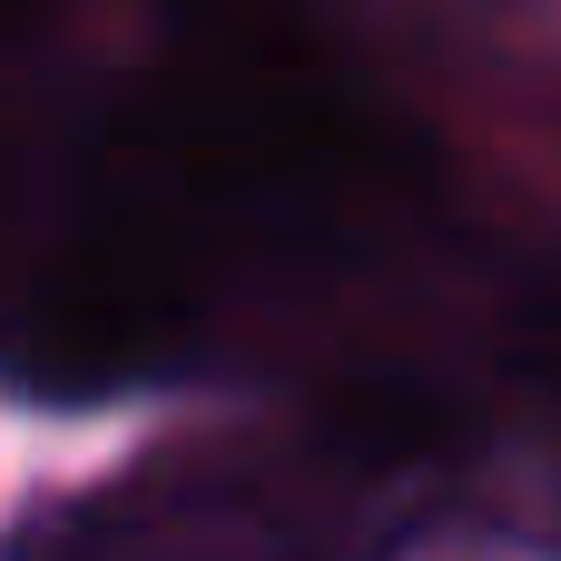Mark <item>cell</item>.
Segmentation results:
<instances>
[{"mask_svg":"<svg viewBox=\"0 0 561 561\" xmlns=\"http://www.w3.org/2000/svg\"><path fill=\"white\" fill-rule=\"evenodd\" d=\"M345 493L286 483L266 454H158L89 503L30 523L10 561H335Z\"/></svg>","mask_w":561,"mask_h":561,"instance_id":"cell-1","label":"cell"},{"mask_svg":"<svg viewBox=\"0 0 561 561\" xmlns=\"http://www.w3.org/2000/svg\"><path fill=\"white\" fill-rule=\"evenodd\" d=\"M394 561H561V542H533V533H493V523H434V533H414Z\"/></svg>","mask_w":561,"mask_h":561,"instance_id":"cell-2","label":"cell"}]
</instances>
